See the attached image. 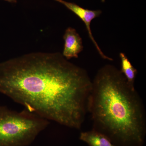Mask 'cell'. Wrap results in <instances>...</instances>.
Instances as JSON below:
<instances>
[{
  "label": "cell",
  "mask_w": 146,
  "mask_h": 146,
  "mask_svg": "<svg viewBox=\"0 0 146 146\" xmlns=\"http://www.w3.org/2000/svg\"><path fill=\"white\" fill-rule=\"evenodd\" d=\"M92 81L86 70L59 52H34L0 63V93L26 109L80 129Z\"/></svg>",
  "instance_id": "6da1fadb"
},
{
  "label": "cell",
  "mask_w": 146,
  "mask_h": 146,
  "mask_svg": "<svg viewBox=\"0 0 146 146\" xmlns=\"http://www.w3.org/2000/svg\"><path fill=\"white\" fill-rule=\"evenodd\" d=\"M48 120L25 110L0 106V146H27L48 124Z\"/></svg>",
  "instance_id": "3957f363"
},
{
  "label": "cell",
  "mask_w": 146,
  "mask_h": 146,
  "mask_svg": "<svg viewBox=\"0 0 146 146\" xmlns=\"http://www.w3.org/2000/svg\"><path fill=\"white\" fill-rule=\"evenodd\" d=\"M60 3L65 6L69 10L75 13L76 16L83 21L85 24V26L88 32L90 39L93 42V44L99 54L102 58L105 60H112V58L108 57L103 52L97 44L96 41L95 40L92 34L91 31V21L95 18L99 17L101 14L102 11L100 10H91L86 9L81 7L74 3L69 2L64 0H54Z\"/></svg>",
  "instance_id": "277c9868"
},
{
  "label": "cell",
  "mask_w": 146,
  "mask_h": 146,
  "mask_svg": "<svg viewBox=\"0 0 146 146\" xmlns=\"http://www.w3.org/2000/svg\"><path fill=\"white\" fill-rule=\"evenodd\" d=\"M121 61V72L124 76L128 83L134 86L137 70L133 67L125 54L121 52L119 54Z\"/></svg>",
  "instance_id": "52a82bcc"
},
{
  "label": "cell",
  "mask_w": 146,
  "mask_h": 146,
  "mask_svg": "<svg viewBox=\"0 0 146 146\" xmlns=\"http://www.w3.org/2000/svg\"><path fill=\"white\" fill-rule=\"evenodd\" d=\"M93 129L116 146H142L146 131L145 106L135 86L114 65L107 64L92 81L88 103Z\"/></svg>",
  "instance_id": "7a4b0ae2"
},
{
  "label": "cell",
  "mask_w": 146,
  "mask_h": 146,
  "mask_svg": "<svg viewBox=\"0 0 146 146\" xmlns=\"http://www.w3.org/2000/svg\"><path fill=\"white\" fill-rule=\"evenodd\" d=\"M10 3H16L17 2V0H4Z\"/></svg>",
  "instance_id": "ba28073f"
},
{
  "label": "cell",
  "mask_w": 146,
  "mask_h": 146,
  "mask_svg": "<svg viewBox=\"0 0 146 146\" xmlns=\"http://www.w3.org/2000/svg\"><path fill=\"white\" fill-rule=\"evenodd\" d=\"M80 139L89 146H116L107 136L94 129L81 132Z\"/></svg>",
  "instance_id": "8992f818"
},
{
  "label": "cell",
  "mask_w": 146,
  "mask_h": 146,
  "mask_svg": "<svg viewBox=\"0 0 146 146\" xmlns=\"http://www.w3.org/2000/svg\"><path fill=\"white\" fill-rule=\"evenodd\" d=\"M63 38L65 41L63 56L68 60L73 58H78L84 48L80 35L75 29L69 27L65 30Z\"/></svg>",
  "instance_id": "5b68a950"
}]
</instances>
